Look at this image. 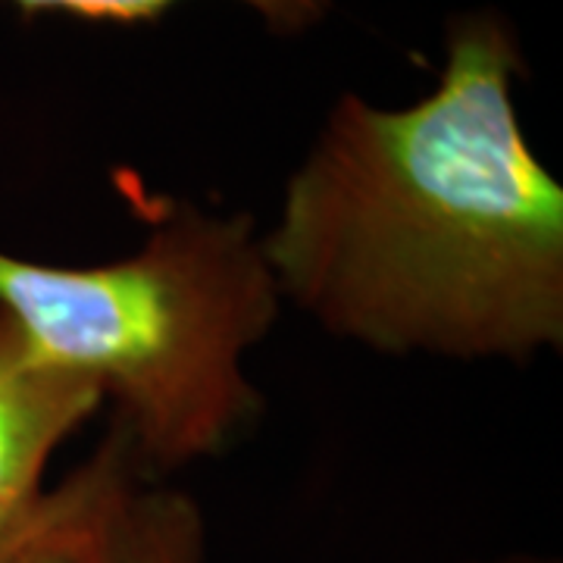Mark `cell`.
I'll use <instances>...</instances> for the list:
<instances>
[{
    "label": "cell",
    "mask_w": 563,
    "mask_h": 563,
    "mask_svg": "<svg viewBox=\"0 0 563 563\" xmlns=\"http://www.w3.org/2000/svg\"><path fill=\"white\" fill-rule=\"evenodd\" d=\"M523 69L495 13H466L432 95H344L261 232L282 303L383 357L563 351V188L514 107Z\"/></svg>",
    "instance_id": "obj_1"
},
{
    "label": "cell",
    "mask_w": 563,
    "mask_h": 563,
    "mask_svg": "<svg viewBox=\"0 0 563 563\" xmlns=\"http://www.w3.org/2000/svg\"><path fill=\"white\" fill-rule=\"evenodd\" d=\"M251 213L166 203L141 244L98 266L0 251V310L38 361L113 404L141 470L163 479L222 457L263 413L244 357L279 322V285Z\"/></svg>",
    "instance_id": "obj_2"
},
{
    "label": "cell",
    "mask_w": 563,
    "mask_h": 563,
    "mask_svg": "<svg viewBox=\"0 0 563 563\" xmlns=\"http://www.w3.org/2000/svg\"><path fill=\"white\" fill-rule=\"evenodd\" d=\"M101 407L95 385L38 361L0 310V539L35 510L51 457Z\"/></svg>",
    "instance_id": "obj_3"
},
{
    "label": "cell",
    "mask_w": 563,
    "mask_h": 563,
    "mask_svg": "<svg viewBox=\"0 0 563 563\" xmlns=\"http://www.w3.org/2000/svg\"><path fill=\"white\" fill-rule=\"evenodd\" d=\"M91 563H207L201 504L132 461L98 514Z\"/></svg>",
    "instance_id": "obj_4"
},
{
    "label": "cell",
    "mask_w": 563,
    "mask_h": 563,
    "mask_svg": "<svg viewBox=\"0 0 563 563\" xmlns=\"http://www.w3.org/2000/svg\"><path fill=\"white\" fill-rule=\"evenodd\" d=\"M132 461H139L132 444L110 422L101 444L0 539V563H91L98 514Z\"/></svg>",
    "instance_id": "obj_5"
},
{
    "label": "cell",
    "mask_w": 563,
    "mask_h": 563,
    "mask_svg": "<svg viewBox=\"0 0 563 563\" xmlns=\"http://www.w3.org/2000/svg\"><path fill=\"white\" fill-rule=\"evenodd\" d=\"M22 16L41 13H66L88 22H113V25H141L163 20L181 0H10ZM251 7L269 32L276 35H301L320 25L332 0H239Z\"/></svg>",
    "instance_id": "obj_6"
},
{
    "label": "cell",
    "mask_w": 563,
    "mask_h": 563,
    "mask_svg": "<svg viewBox=\"0 0 563 563\" xmlns=\"http://www.w3.org/2000/svg\"><path fill=\"white\" fill-rule=\"evenodd\" d=\"M457 563H561L554 558H539V554H504V558H488V561H457Z\"/></svg>",
    "instance_id": "obj_7"
}]
</instances>
